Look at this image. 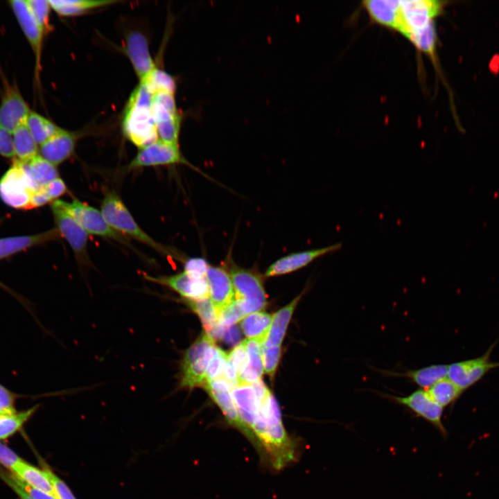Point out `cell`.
Returning <instances> with one entry per match:
<instances>
[{"mask_svg": "<svg viewBox=\"0 0 499 499\" xmlns=\"http://www.w3.org/2000/svg\"><path fill=\"white\" fill-rule=\"evenodd\" d=\"M152 96L147 86L139 82L130 94L123 113V133L139 149L158 140L152 112Z\"/></svg>", "mask_w": 499, "mask_h": 499, "instance_id": "cell-1", "label": "cell"}, {"mask_svg": "<svg viewBox=\"0 0 499 499\" xmlns=\"http://www.w3.org/2000/svg\"><path fill=\"white\" fill-rule=\"evenodd\" d=\"M100 211L116 231L142 243L163 256L179 259V254L171 247L157 242L141 229L115 191L106 192L101 202Z\"/></svg>", "mask_w": 499, "mask_h": 499, "instance_id": "cell-2", "label": "cell"}, {"mask_svg": "<svg viewBox=\"0 0 499 499\" xmlns=\"http://www.w3.org/2000/svg\"><path fill=\"white\" fill-rule=\"evenodd\" d=\"M215 346L213 340L206 332H202L186 349L181 364L179 388L193 389L205 386L207 371Z\"/></svg>", "mask_w": 499, "mask_h": 499, "instance_id": "cell-3", "label": "cell"}, {"mask_svg": "<svg viewBox=\"0 0 499 499\" xmlns=\"http://www.w3.org/2000/svg\"><path fill=\"white\" fill-rule=\"evenodd\" d=\"M40 188L32 178L26 162L13 159L0 179V198L8 206L28 209L31 194Z\"/></svg>", "mask_w": 499, "mask_h": 499, "instance_id": "cell-4", "label": "cell"}, {"mask_svg": "<svg viewBox=\"0 0 499 499\" xmlns=\"http://www.w3.org/2000/svg\"><path fill=\"white\" fill-rule=\"evenodd\" d=\"M237 300L245 315L262 311L267 296L261 277L254 271L238 266L232 261L228 266Z\"/></svg>", "mask_w": 499, "mask_h": 499, "instance_id": "cell-5", "label": "cell"}, {"mask_svg": "<svg viewBox=\"0 0 499 499\" xmlns=\"http://www.w3.org/2000/svg\"><path fill=\"white\" fill-rule=\"evenodd\" d=\"M61 205L89 235L115 240L135 251L128 238L114 230L106 221L100 211L74 199L71 202L59 200Z\"/></svg>", "mask_w": 499, "mask_h": 499, "instance_id": "cell-6", "label": "cell"}, {"mask_svg": "<svg viewBox=\"0 0 499 499\" xmlns=\"http://www.w3.org/2000/svg\"><path fill=\"white\" fill-rule=\"evenodd\" d=\"M446 3L435 0L399 1L396 30L407 38L412 33L435 22V19L443 12Z\"/></svg>", "mask_w": 499, "mask_h": 499, "instance_id": "cell-7", "label": "cell"}, {"mask_svg": "<svg viewBox=\"0 0 499 499\" xmlns=\"http://www.w3.org/2000/svg\"><path fill=\"white\" fill-rule=\"evenodd\" d=\"M498 342L493 343L480 356L448 365L447 378L464 392L474 385L490 371L499 367V362L490 359Z\"/></svg>", "mask_w": 499, "mask_h": 499, "instance_id": "cell-8", "label": "cell"}, {"mask_svg": "<svg viewBox=\"0 0 499 499\" xmlns=\"http://www.w3.org/2000/svg\"><path fill=\"white\" fill-rule=\"evenodd\" d=\"M378 393L382 397L406 408L416 417L426 420L432 425L443 437H446L447 430L442 421L444 408L434 402L425 389H419L406 396Z\"/></svg>", "mask_w": 499, "mask_h": 499, "instance_id": "cell-9", "label": "cell"}, {"mask_svg": "<svg viewBox=\"0 0 499 499\" xmlns=\"http://www.w3.org/2000/svg\"><path fill=\"white\" fill-rule=\"evenodd\" d=\"M56 229L71 248L79 264L89 265L87 253L88 234L61 205L59 199L51 203Z\"/></svg>", "mask_w": 499, "mask_h": 499, "instance_id": "cell-10", "label": "cell"}, {"mask_svg": "<svg viewBox=\"0 0 499 499\" xmlns=\"http://www.w3.org/2000/svg\"><path fill=\"white\" fill-rule=\"evenodd\" d=\"M175 164L186 165L200 172L184 157L180 149L179 144H171L158 139L139 149V151L128 165L127 169L133 170L143 167Z\"/></svg>", "mask_w": 499, "mask_h": 499, "instance_id": "cell-11", "label": "cell"}, {"mask_svg": "<svg viewBox=\"0 0 499 499\" xmlns=\"http://www.w3.org/2000/svg\"><path fill=\"white\" fill-rule=\"evenodd\" d=\"M0 102V124L12 132L18 126L26 123L31 111L22 96L15 82H10L4 77Z\"/></svg>", "mask_w": 499, "mask_h": 499, "instance_id": "cell-12", "label": "cell"}, {"mask_svg": "<svg viewBox=\"0 0 499 499\" xmlns=\"http://www.w3.org/2000/svg\"><path fill=\"white\" fill-rule=\"evenodd\" d=\"M8 3L33 51L35 59V77L39 81L45 35L32 15L26 1L12 0L9 1Z\"/></svg>", "mask_w": 499, "mask_h": 499, "instance_id": "cell-13", "label": "cell"}, {"mask_svg": "<svg viewBox=\"0 0 499 499\" xmlns=\"http://www.w3.org/2000/svg\"><path fill=\"white\" fill-rule=\"evenodd\" d=\"M230 396L245 427L243 436L251 444L261 408L253 387L251 384L237 385L230 390Z\"/></svg>", "mask_w": 499, "mask_h": 499, "instance_id": "cell-14", "label": "cell"}, {"mask_svg": "<svg viewBox=\"0 0 499 499\" xmlns=\"http://www.w3.org/2000/svg\"><path fill=\"white\" fill-rule=\"evenodd\" d=\"M153 283L164 286L177 292L182 299L198 300L209 297V288L205 278L194 277L185 271L165 276L145 275Z\"/></svg>", "mask_w": 499, "mask_h": 499, "instance_id": "cell-15", "label": "cell"}, {"mask_svg": "<svg viewBox=\"0 0 499 499\" xmlns=\"http://www.w3.org/2000/svg\"><path fill=\"white\" fill-rule=\"evenodd\" d=\"M124 51L139 82H143L157 68L145 35L139 31L129 33L125 38Z\"/></svg>", "mask_w": 499, "mask_h": 499, "instance_id": "cell-16", "label": "cell"}, {"mask_svg": "<svg viewBox=\"0 0 499 499\" xmlns=\"http://www.w3.org/2000/svg\"><path fill=\"white\" fill-rule=\"evenodd\" d=\"M206 279L209 288V297L218 315L236 301L234 286L227 268L222 266H209Z\"/></svg>", "mask_w": 499, "mask_h": 499, "instance_id": "cell-17", "label": "cell"}, {"mask_svg": "<svg viewBox=\"0 0 499 499\" xmlns=\"http://www.w3.org/2000/svg\"><path fill=\"white\" fill-rule=\"evenodd\" d=\"M341 247L342 244L339 243L321 248L290 254L272 263L266 270L265 276L271 277L295 272L307 266L315 259L327 254L335 252Z\"/></svg>", "mask_w": 499, "mask_h": 499, "instance_id": "cell-18", "label": "cell"}, {"mask_svg": "<svg viewBox=\"0 0 499 499\" xmlns=\"http://www.w3.org/2000/svg\"><path fill=\"white\" fill-rule=\"evenodd\" d=\"M78 138V132L62 129L40 146L39 155L55 166H58L72 155Z\"/></svg>", "mask_w": 499, "mask_h": 499, "instance_id": "cell-19", "label": "cell"}, {"mask_svg": "<svg viewBox=\"0 0 499 499\" xmlns=\"http://www.w3.org/2000/svg\"><path fill=\"white\" fill-rule=\"evenodd\" d=\"M56 228L33 234L0 238V260L32 247L56 240L60 238Z\"/></svg>", "mask_w": 499, "mask_h": 499, "instance_id": "cell-20", "label": "cell"}, {"mask_svg": "<svg viewBox=\"0 0 499 499\" xmlns=\"http://www.w3.org/2000/svg\"><path fill=\"white\" fill-rule=\"evenodd\" d=\"M448 365L434 364L403 372L380 371L385 376L403 377L410 380L422 389H428L437 382L447 377Z\"/></svg>", "mask_w": 499, "mask_h": 499, "instance_id": "cell-21", "label": "cell"}, {"mask_svg": "<svg viewBox=\"0 0 499 499\" xmlns=\"http://www.w3.org/2000/svg\"><path fill=\"white\" fill-rule=\"evenodd\" d=\"M362 6L371 21L383 26L396 30L399 1L369 0L362 1Z\"/></svg>", "mask_w": 499, "mask_h": 499, "instance_id": "cell-22", "label": "cell"}, {"mask_svg": "<svg viewBox=\"0 0 499 499\" xmlns=\"http://www.w3.org/2000/svg\"><path fill=\"white\" fill-rule=\"evenodd\" d=\"M304 292L305 290L272 315L268 333L263 344L264 348L281 346L293 312Z\"/></svg>", "mask_w": 499, "mask_h": 499, "instance_id": "cell-23", "label": "cell"}, {"mask_svg": "<svg viewBox=\"0 0 499 499\" xmlns=\"http://www.w3.org/2000/svg\"><path fill=\"white\" fill-rule=\"evenodd\" d=\"M247 360L238 373V385L252 384L261 379L263 372L262 345L256 340H245Z\"/></svg>", "mask_w": 499, "mask_h": 499, "instance_id": "cell-24", "label": "cell"}, {"mask_svg": "<svg viewBox=\"0 0 499 499\" xmlns=\"http://www.w3.org/2000/svg\"><path fill=\"white\" fill-rule=\"evenodd\" d=\"M11 473L24 484L55 496L51 482L43 468L40 469L22 459Z\"/></svg>", "mask_w": 499, "mask_h": 499, "instance_id": "cell-25", "label": "cell"}, {"mask_svg": "<svg viewBox=\"0 0 499 499\" xmlns=\"http://www.w3.org/2000/svg\"><path fill=\"white\" fill-rule=\"evenodd\" d=\"M51 9L61 17H76L100 7L116 3L110 0H49Z\"/></svg>", "mask_w": 499, "mask_h": 499, "instance_id": "cell-26", "label": "cell"}, {"mask_svg": "<svg viewBox=\"0 0 499 499\" xmlns=\"http://www.w3.org/2000/svg\"><path fill=\"white\" fill-rule=\"evenodd\" d=\"M15 159L28 162L39 155V147L26 123L18 126L12 133Z\"/></svg>", "mask_w": 499, "mask_h": 499, "instance_id": "cell-27", "label": "cell"}, {"mask_svg": "<svg viewBox=\"0 0 499 499\" xmlns=\"http://www.w3.org/2000/svg\"><path fill=\"white\" fill-rule=\"evenodd\" d=\"M272 315L258 311L247 315L240 322L241 329L247 338L263 344L268 333Z\"/></svg>", "mask_w": 499, "mask_h": 499, "instance_id": "cell-28", "label": "cell"}, {"mask_svg": "<svg viewBox=\"0 0 499 499\" xmlns=\"http://www.w3.org/2000/svg\"><path fill=\"white\" fill-rule=\"evenodd\" d=\"M152 112L155 124L182 117L177 106L175 94L166 91L153 94Z\"/></svg>", "mask_w": 499, "mask_h": 499, "instance_id": "cell-29", "label": "cell"}, {"mask_svg": "<svg viewBox=\"0 0 499 499\" xmlns=\"http://www.w3.org/2000/svg\"><path fill=\"white\" fill-rule=\"evenodd\" d=\"M38 407L36 405L24 410L0 414V441L8 439L20 431Z\"/></svg>", "mask_w": 499, "mask_h": 499, "instance_id": "cell-30", "label": "cell"}, {"mask_svg": "<svg viewBox=\"0 0 499 499\" xmlns=\"http://www.w3.org/2000/svg\"><path fill=\"white\" fill-rule=\"evenodd\" d=\"M221 410L227 422L244 435L245 427L241 421L230 394L225 389H204Z\"/></svg>", "mask_w": 499, "mask_h": 499, "instance_id": "cell-31", "label": "cell"}, {"mask_svg": "<svg viewBox=\"0 0 499 499\" xmlns=\"http://www.w3.org/2000/svg\"><path fill=\"white\" fill-rule=\"evenodd\" d=\"M26 124L38 146H41L63 128L48 118L31 110Z\"/></svg>", "mask_w": 499, "mask_h": 499, "instance_id": "cell-32", "label": "cell"}, {"mask_svg": "<svg viewBox=\"0 0 499 499\" xmlns=\"http://www.w3.org/2000/svg\"><path fill=\"white\" fill-rule=\"evenodd\" d=\"M426 391L430 399L443 408L454 404L464 392L447 377Z\"/></svg>", "mask_w": 499, "mask_h": 499, "instance_id": "cell-33", "label": "cell"}, {"mask_svg": "<svg viewBox=\"0 0 499 499\" xmlns=\"http://www.w3.org/2000/svg\"><path fill=\"white\" fill-rule=\"evenodd\" d=\"M26 164L32 178L40 188L44 187L58 177L56 166L40 155L26 162Z\"/></svg>", "mask_w": 499, "mask_h": 499, "instance_id": "cell-34", "label": "cell"}, {"mask_svg": "<svg viewBox=\"0 0 499 499\" xmlns=\"http://www.w3.org/2000/svg\"><path fill=\"white\" fill-rule=\"evenodd\" d=\"M182 300L200 317L206 333L210 332L218 324V313L209 297L198 300Z\"/></svg>", "mask_w": 499, "mask_h": 499, "instance_id": "cell-35", "label": "cell"}, {"mask_svg": "<svg viewBox=\"0 0 499 499\" xmlns=\"http://www.w3.org/2000/svg\"><path fill=\"white\" fill-rule=\"evenodd\" d=\"M417 49L434 57L435 55L437 34L435 23L412 33L408 37Z\"/></svg>", "mask_w": 499, "mask_h": 499, "instance_id": "cell-36", "label": "cell"}, {"mask_svg": "<svg viewBox=\"0 0 499 499\" xmlns=\"http://www.w3.org/2000/svg\"><path fill=\"white\" fill-rule=\"evenodd\" d=\"M140 83H144L152 94L159 91L175 94L177 89L175 78L166 71L157 67L143 82Z\"/></svg>", "mask_w": 499, "mask_h": 499, "instance_id": "cell-37", "label": "cell"}, {"mask_svg": "<svg viewBox=\"0 0 499 499\" xmlns=\"http://www.w3.org/2000/svg\"><path fill=\"white\" fill-rule=\"evenodd\" d=\"M29 9L35 21L46 35L51 31L50 12L51 7L47 0L26 1Z\"/></svg>", "mask_w": 499, "mask_h": 499, "instance_id": "cell-38", "label": "cell"}, {"mask_svg": "<svg viewBox=\"0 0 499 499\" xmlns=\"http://www.w3.org/2000/svg\"><path fill=\"white\" fill-rule=\"evenodd\" d=\"M182 117L155 124L158 139L171 144H179Z\"/></svg>", "mask_w": 499, "mask_h": 499, "instance_id": "cell-39", "label": "cell"}, {"mask_svg": "<svg viewBox=\"0 0 499 499\" xmlns=\"http://www.w3.org/2000/svg\"><path fill=\"white\" fill-rule=\"evenodd\" d=\"M227 359V353L215 346L207 371V383L205 386L211 380L220 378L222 376Z\"/></svg>", "mask_w": 499, "mask_h": 499, "instance_id": "cell-40", "label": "cell"}, {"mask_svg": "<svg viewBox=\"0 0 499 499\" xmlns=\"http://www.w3.org/2000/svg\"><path fill=\"white\" fill-rule=\"evenodd\" d=\"M281 354V346L264 348L262 345L263 371L273 378Z\"/></svg>", "mask_w": 499, "mask_h": 499, "instance_id": "cell-41", "label": "cell"}, {"mask_svg": "<svg viewBox=\"0 0 499 499\" xmlns=\"http://www.w3.org/2000/svg\"><path fill=\"white\" fill-rule=\"evenodd\" d=\"M239 302L236 300L218 315V323L224 327H229L242 320L245 317Z\"/></svg>", "mask_w": 499, "mask_h": 499, "instance_id": "cell-42", "label": "cell"}, {"mask_svg": "<svg viewBox=\"0 0 499 499\" xmlns=\"http://www.w3.org/2000/svg\"><path fill=\"white\" fill-rule=\"evenodd\" d=\"M247 360V354L245 340L238 344L229 353H227V361L229 362L238 374L245 365Z\"/></svg>", "mask_w": 499, "mask_h": 499, "instance_id": "cell-43", "label": "cell"}, {"mask_svg": "<svg viewBox=\"0 0 499 499\" xmlns=\"http://www.w3.org/2000/svg\"><path fill=\"white\" fill-rule=\"evenodd\" d=\"M209 265L203 258H189L184 262V271L197 278H205Z\"/></svg>", "mask_w": 499, "mask_h": 499, "instance_id": "cell-44", "label": "cell"}, {"mask_svg": "<svg viewBox=\"0 0 499 499\" xmlns=\"http://www.w3.org/2000/svg\"><path fill=\"white\" fill-rule=\"evenodd\" d=\"M22 459L11 448L0 441V466L11 472Z\"/></svg>", "mask_w": 499, "mask_h": 499, "instance_id": "cell-45", "label": "cell"}, {"mask_svg": "<svg viewBox=\"0 0 499 499\" xmlns=\"http://www.w3.org/2000/svg\"><path fill=\"white\" fill-rule=\"evenodd\" d=\"M48 475L58 499H76L69 487L53 471H49Z\"/></svg>", "mask_w": 499, "mask_h": 499, "instance_id": "cell-46", "label": "cell"}, {"mask_svg": "<svg viewBox=\"0 0 499 499\" xmlns=\"http://www.w3.org/2000/svg\"><path fill=\"white\" fill-rule=\"evenodd\" d=\"M0 479L18 496L19 499H32L22 489L17 478L11 472L1 466Z\"/></svg>", "mask_w": 499, "mask_h": 499, "instance_id": "cell-47", "label": "cell"}, {"mask_svg": "<svg viewBox=\"0 0 499 499\" xmlns=\"http://www.w3.org/2000/svg\"><path fill=\"white\" fill-rule=\"evenodd\" d=\"M17 399V394L0 383V414L15 411Z\"/></svg>", "mask_w": 499, "mask_h": 499, "instance_id": "cell-48", "label": "cell"}, {"mask_svg": "<svg viewBox=\"0 0 499 499\" xmlns=\"http://www.w3.org/2000/svg\"><path fill=\"white\" fill-rule=\"evenodd\" d=\"M0 155L15 159L12 134L0 124Z\"/></svg>", "mask_w": 499, "mask_h": 499, "instance_id": "cell-49", "label": "cell"}, {"mask_svg": "<svg viewBox=\"0 0 499 499\" xmlns=\"http://www.w3.org/2000/svg\"><path fill=\"white\" fill-rule=\"evenodd\" d=\"M43 188L53 202L58 200L60 197L65 194L67 191L65 182L59 177L49 182Z\"/></svg>", "mask_w": 499, "mask_h": 499, "instance_id": "cell-50", "label": "cell"}, {"mask_svg": "<svg viewBox=\"0 0 499 499\" xmlns=\"http://www.w3.org/2000/svg\"><path fill=\"white\" fill-rule=\"evenodd\" d=\"M51 201L52 200L42 187L31 194L28 210L43 207Z\"/></svg>", "mask_w": 499, "mask_h": 499, "instance_id": "cell-51", "label": "cell"}, {"mask_svg": "<svg viewBox=\"0 0 499 499\" xmlns=\"http://www.w3.org/2000/svg\"><path fill=\"white\" fill-rule=\"evenodd\" d=\"M240 339V333L238 327L236 325H232L225 329L221 340L229 344H238Z\"/></svg>", "mask_w": 499, "mask_h": 499, "instance_id": "cell-52", "label": "cell"}, {"mask_svg": "<svg viewBox=\"0 0 499 499\" xmlns=\"http://www.w3.org/2000/svg\"><path fill=\"white\" fill-rule=\"evenodd\" d=\"M19 484L24 490V491L32 498V499H58L55 496L32 488L17 479Z\"/></svg>", "mask_w": 499, "mask_h": 499, "instance_id": "cell-53", "label": "cell"}, {"mask_svg": "<svg viewBox=\"0 0 499 499\" xmlns=\"http://www.w3.org/2000/svg\"><path fill=\"white\" fill-rule=\"evenodd\" d=\"M251 385L255 392L256 399L261 405L265 398L270 393V391L261 379L256 380Z\"/></svg>", "mask_w": 499, "mask_h": 499, "instance_id": "cell-54", "label": "cell"}, {"mask_svg": "<svg viewBox=\"0 0 499 499\" xmlns=\"http://www.w3.org/2000/svg\"><path fill=\"white\" fill-rule=\"evenodd\" d=\"M0 286L2 287L3 288H5L7 291H10L9 289H8L6 288V286L5 285H3V283H1V282H0Z\"/></svg>", "mask_w": 499, "mask_h": 499, "instance_id": "cell-55", "label": "cell"}]
</instances>
